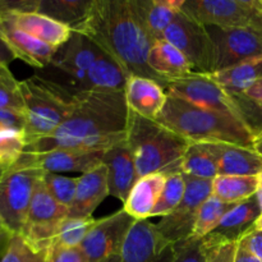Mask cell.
<instances>
[{
	"label": "cell",
	"instance_id": "cell-1",
	"mask_svg": "<svg viewBox=\"0 0 262 262\" xmlns=\"http://www.w3.org/2000/svg\"><path fill=\"white\" fill-rule=\"evenodd\" d=\"M128 119L124 90L76 92L74 107L66 122L53 136L26 146L25 152L56 148L106 151L127 141Z\"/></svg>",
	"mask_w": 262,
	"mask_h": 262
},
{
	"label": "cell",
	"instance_id": "cell-2",
	"mask_svg": "<svg viewBox=\"0 0 262 262\" xmlns=\"http://www.w3.org/2000/svg\"><path fill=\"white\" fill-rule=\"evenodd\" d=\"M72 31L89 37L129 77H145L165 86L148 67L155 40L141 19L136 0H92L87 14Z\"/></svg>",
	"mask_w": 262,
	"mask_h": 262
},
{
	"label": "cell",
	"instance_id": "cell-3",
	"mask_svg": "<svg viewBox=\"0 0 262 262\" xmlns=\"http://www.w3.org/2000/svg\"><path fill=\"white\" fill-rule=\"evenodd\" d=\"M156 120L191 143H222L255 150L256 130L251 125L171 95Z\"/></svg>",
	"mask_w": 262,
	"mask_h": 262
},
{
	"label": "cell",
	"instance_id": "cell-4",
	"mask_svg": "<svg viewBox=\"0 0 262 262\" xmlns=\"http://www.w3.org/2000/svg\"><path fill=\"white\" fill-rule=\"evenodd\" d=\"M127 145L136 163L138 178L152 173H179L182 158L191 142L158 120L129 110Z\"/></svg>",
	"mask_w": 262,
	"mask_h": 262
},
{
	"label": "cell",
	"instance_id": "cell-5",
	"mask_svg": "<svg viewBox=\"0 0 262 262\" xmlns=\"http://www.w3.org/2000/svg\"><path fill=\"white\" fill-rule=\"evenodd\" d=\"M25 102V135L27 146L50 137L66 122L74 107V94L42 76L19 81Z\"/></svg>",
	"mask_w": 262,
	"mask_h": 262
},
{
	"label": "cell",
	"instance_id": "cell-6",
	"mask_svg": "<svg viewBox=\"0 0 262 262\" xmlns=\"http://www.w3.org/2000/svg\"><path fill=\"white\" fill-rule=\"evenodd\" d=\"M165 90L168 95L234 117L255 129L250 113V106L255 105V102L245 95L228 91L215 82L210 74L192 73L183 78L171 79L166 82Z\"/></svg>",
	"mask_w": 262,
	"mask_h": 262
},
{
	"label": "cell",
	"instance_id": "cell-7",
	"mask_svg": "<svg viewBox=\"0 0 262 262\" xmlns=\"http://www.w3.org/2000/svg\"><path fill=\"white\" fill-rule=\"evenodd\" d=\"M43 171L18 160L0 174V223L12 235H19Z\"/></svg>",
	"mask_w": 262,
	"mask_h": 262
},
{
	"label": "cell",
	"instance_id": "cell-8",
	"mask_svg": "<svg viewBox=\"0 0 262 262\" xmlns=\"http://www.w3.org/2000/svg\"><path fill=\"white\" fill-rule=\"evenodd\" d=\"M68 212L66 206L51 196L42 177L36 184L19 237L33 252L46 256Z\"/></svg>",
	"mask_w": 262,
	"mask_h": 262
},
{
	"label": "cell",
	"instance_id": "cell-9",
	"mask_svg": "<svg viewBox=\"0 0 262 262\" xmlns=\"http://www.w3.org/2000/svg\"><path fill=\"white\" fill-rule=\"evenodd\" d=\"M181 12L206 27L253 28L262 32L258 0H186Z\"/></svg>",
	"mask_w": 262,
	"mask_h": 262
},
{
	"label": "cell",
	"instance_id": "cell-10",
	"mask_svg": "<svg viewBox=\"0 0 262 262\" xmlns=\"http://www.w3.org/2000/svg\"><path fill=\"white\" fill-rule=\"evenodd\" d=\"M163 38L184 54L193 73L212 74L215 72L214 45L206 26L179 12Z\"/></svg>",
	"mask_w": 262,
	"mask_h": 262
},
{
	"label": "cell",
	"instance_id": "cell-11",
	"mask_svg": "<svg viewBox=\"0 0 262 262\" xmlns=\"http://www.w3.org/2000/svg\"><path fill=\"white\" fill-rule=\"evenodd\" d=\"M186 193L178 207L155 224L158 234L173 246L192 237L200 207L212 194V181L209 179L186 177Z\"/></svg>",
	"mask_w": 262,
	"mask_h": 262
},
{
	"label": "cell",
	"instance_id": "cell-12",
	"mask_svg": "<svg viewBox=\"0 0 262 262\" xmlns=\"http://www.w3.org/2000/svg\"><path fill=\"white\" fill-rule=\"evenodd\" d=\"M102 54L101 49L89 37L73 31L71 38L58 49L56 55L49 66L55 69V78L46 79L60 84L72 92H77L90 67Z\"/></svg>",
	"mask_w": 262,
	"mask_h": 262
},
{
	"label": "cell",
	"instance_id": "cell-13",
	"mask_svg": "<svg viewBox=\"0 0 262 262\" xmlns=\"http://www.w3.org/2000/svg\"><path fill=\"white\" fill-rule=\"evenodd\" d=\"M214 45L215 72L262 56V32L253 28H220L209 26ZM214 72V73H215Z\"/></svg>",
	"mask_w": 262,
	"mask_h": 262
},
{
	"label": "cell",
	"instance_id": "cell-14",
	"mask_svg": "<svg viewBox=\"0 0 262 262\" xmlns=\"http://www.w3.org/2000/svg\"><path fill=\"white\" fill-rule=\"evenodd\" d=\"M136 222L124 209L96 220L81 245L89 262H102L110 256L120 255Z\"/></svg>",
	"mask_w": 262,
	"mask_h": 262
},
{
	"label": "cell",
	"instance_id": "cell-15",
	"mask_svg": "<svg viewBox=\"0 0 262 262\" xmlns=\"http://www.w3.org/2000/svg\"><path fill=\"white\" fill-rule=\"evenodd\" d=\"M174 246L156 232L155 224L137 220L122 250V262H173Z\"/></svg>",
	"mask_w": 262,
	"mask_h": 262
},
{
	"label": "cell",
	"instance_id": "cell-16",
	"mask_svg": "<svg viewBox=\"0 0 262 262\" xmlns=\"http://www.w3.org/2000/svg\"><path fill=\"white\" fill-rule=\"evenodd\" d=\"M105 151H83L56 148L43 152H23L19 160L40 169L43 173H86L101 164Z\"/></svg>",
	"mask_w": 262,
	"mask_h": 262
},
{
	"label": "cell",
	"instance_id": "cell-17",
	"mask_svg": "<svg viewBox=\"0 0 262 262\" xmlns=\"http://www.w3.org/2000/svg\"><path fill=\"white\" fill-rule=\"evenodd\" d=\"M262 205L258 197L253 196L246 201L235 205L220 222L216 229L206 238L207 245L222 243H238L246 233L255 228L256 222L261 215Z\"/></svg>",
	"mask_w": 262,
	"mask_h": 262
},
{
	"label": "cell",
	"instance_id": "cell-18",
	"mask_svg": "<svg viewBox=\"0 0 262 262\" xmlns=\"http://www.w3.org/2000/svg\"><path fill=\"white\" fill-rule=\"evenodd\" d=\"M102 164L107 169L109 196L115 197L123 204L138 179L135 159L127 141L107 148L102 156Z\"/></svg>",
	"mask_w": 262,
	"mask_h": 262
},
{
	"label": "cell",
	"instance_id": "cell-19",
	"mask_svg": "<svg viewBox=\"0 0 262 262\" xmlns=\"http://www.w3.org/2000/svg\"><path fill=\"white\" fill-rule=\"evenodd\" d=\"M0 36L15 59H20L35 68L43 69L50 66L58 51V49L18 30L9 20L0 22Z\"/></svg>",
	"mask_w": 262,
	"mask_h": 262
},
{
	"label": "cell",
	"instance_id": "cell-20",
	"mask_svg": "<svg viewBox=\"0 0 262 262\" xmlns=\"http://www.w3.org/2000/svg\"><path fill=\"white\" fill-rule=\"evenodd\" d=\"M124 92L128 109L152 120L160 117L168 99V92L159 82L138 76L128 78Z\"/></svg>",
	"mask_w": 262,
	"mask_h": 262
},
{
	"label": "cell",
	"instance_id": "cell-21",
	"mask_svg": "<svg viewBox=\"0 0 262 262\" xmlns=\"http://www.w3.org/2000/svg\"><path fill=\"white\" fill-rule=\"evenodd\" d=\"M107 196H109L107 169L101 163L78 177L76 197H74L73 205L69 209L68 216H92L97 206Z\"/></svg>",
	"mask_w": 262,
	"mask_h": 262
},
{
	"label": "cell",
	"instance_id": "cell-22",
	"mask_svg": "<svg viewBox=\"0 0 262 262\" xmlns=\"http://www.w3.org/2000/svg\"><path fill=\"white\" fill-rule=\"evenodd\" d=\"M3 20H9L18 30L55 49H60L73 33L69 26L38 12L14 13Z\"/></svg>",
	"mask_w": 262,
	"mask_h": 262
},
{
	"label": "cell",
	"instance_id": "cell-23",
	"mask_svg": "<svg viewBox=\"0 0 262 262\" xmlns=\"http://www.w3.org/2000/svg\"><path fill=\"white\" fill-rule=\"evenodd\" d=\"M168 176L164 173H152L140 177L130 189L124 202L125 212L136 220H147L165 187Z\"/></svg>",
	"mask_w": 262,
	"mask_h": 262
},
{
	"label": "cell",
	"instance_id": "cell-24",
	"mask_svg": "<svg viewBox=\"0 0 262 262\" xmlns=\"http://www.w3.org/2000/svg\"><path fill=\"white\" fill-rule=\"evenodd\" d=\"M148 67L166 84L171 79H179L193 73L191 63L179 49L166 40H158L148 53ZM165 87V86H164Z\"/></svg>",
	"mask_w": 262,
	"mask_h": 262
},
{
	"label": "cell",
	"instance_id": "cell-25",
	"mask_svg": "<svg viewBox=\"0 0 262 262\" xmlns=\"http://www.w3.org/2000/svg\"><path fill=\"white\" fill-rule=\"evenodd\" d=\"M219 176H257L262 173V158L253 148L215 143Z\"/></svg>",
	"mask_w": 262,
	"mask_h": 262
},
{
	"label": "cell",
	"instance_id": "cell-26",
	"mask_svg": "<svg viewBox=\"0 0 262 262\" xmlns=\"http://www.w3.org/2000/svg\"><path fill=\"white\" fill-rule=\"evenodd\" d=\"M186 0H136L138 13L146 30L155 41L164 33L182 10Z\"/></svg>",
	"mask_w": 262,
	"mask_h": 262
},
{
	"label": "cell",
	"instance_id": "cell-27",
	"mask_svg": "<svg viewBox=\"0 0 262 262\" xmlns=\"http://www.w3.org/2000/svg\"><path fill=\"white\" fill-rule=\"evenodd\" d=\"M129 76L106 54L95 60L79 84L77 92L96 90H125Z\"/></svg>",
	"mask_w": 262,
	"mask_h": 262
},
{
	"label": "cell",
	"instance_id": "cell-28",
	"mask_svg": "<svg viewBox=\"0 0 262 262\" xmlns=\"http://www.w3.org/2000/svg\"><path fill=\"white\" fill-rule=\"evenodd\" d=\"M179 173L192 178L214 181L219 176L215 143H191L182 158Z\"/></svg>",
	"mask_w": 262,
	"mask_h": 262
},
{
	"label": "cell",
	"instance_id": "cell-29",
	"mask_svg": "<svg viewBox=\"0 0 262 262\" xmlns=\"http://www.w3.org/2000/svg\"><path fill=\"white\" fill-rule=\"evenodd\" d=\"M215 82L233 94L243 95L262 78V56L210 74Z\"/></svg>",
	"mask_w": 262,
	"mask_h": 262
},
{
	"label": "cell",
	"instance_id": "cell-30",
	"mask_svg": "<svg viewBox=\"0 0 262 262\" xmlns=\"http://www.w3.org/2000/svg\"><path fill=\"white\" fill-rule=\"evenodd\" d=\"M257 176H217L212 181V196L227 204H239L257 193Z\"/></svg>",
	"mask_w": 262,
	"mask_h": 262
},
{
	"label": "cell",
	"instance_id": "cell-31",
	"mask_svg": "<svg viewBox=\"0 0 262 262\" xmlns=\"http://www.w3.org/2000/svg\"><path fill=\"white\" fill-rule=\"evenodd\" d=\"M91 3L92 0H40L37 12L72 28L83 19Z\"/></svg>",
	"mask_w": 262,
	"mask_h": 262
},
{
	"label": "cell",
	"instance_id": "cell-32",
	"mask_svg": "<svg viewBox=\"0 0 262 262\" xmlns=\"http://www.w3.org/2000/svg\"><path fill=\"white\" fill-rule=\"evenodd\" d=\"M237 204H227L220 201L215 196H210L200 207L194 224L192 237L204 239L210 233L214 232L223 220V217L233 209Z\"/></svg>",
	"mask_w": 262,
	"mask_h": 262
},
{
	"label": "cell",
	"instance_id": "cell-33",
	"mask_svg": "<svg viewBox=\"0 0 262 262\" xmlns=\"http://www.w3.org/2000/svg\"><path fill=\"white\" fill-rule=\"evenodd\" d=\"M96 223L94 216L66 217L58 230L53 246L60 247H81L84 238Z\"/></svg>",
	"mask_w": 262,
	"mask_h": 262
},
{
	"label": "cell",
	"instance_id": "cell-34",
	"mask_svg": "<svg viewBox=\"0 0 262 262\" xmlns=\"http://www.w3.org/2000/svg\"><path fill=\"white\" fill-rule=\"evenodd\" d=\"M186 177L182 173L169 174L161 196L154 209L151 217H164L178 207L186 193Z\"/></svg>",
	"mask_w": 262,
	"mask_h": 262
},
{
	"label": "cell",
	"instance_id": "cell-35",
	"mask_svg": "<svg viewBox=\"0 0 262 262\" xmlns=\"http://www.w3.org/2000/svg\"><path fill=\"white\" fill-rule=\"evenodd\" d=\"M27 146L23 129L0 128V164L4 169L14 165Z\"/></svg>",
	"mask_w": 262,
	"mask_h": 262
},
{
	"label": "cell",
	"instance_id": "cell-36",
	"mask_svg": "<svg viewBox=\"0 0 262 262\" xmlns=\"http://www.w3.org/2000/svg\"><path fill=\"white\" fill-rule=\"evenodd\" d=\"M0 109L10 112L25 113L19 81L15 79L8 66H0Z\"/></svg>",
	"mask_w": 262,
	"mask_h": 262
},
{
	"label": "cell",
	"instance_id": "cell-37",
	"mask_svg": "<svg viewBox=\"0 0 262 262\" xmlns=\"http://www.w3.org/2000/svg\"><path fill=\"white\" fill-rule=\"evenodd\" d=\"M43 182L51 196L68 210L71 209L74 197H76L78 177L73 178V177H66L56 173H45Z\"/></svg>",
	"mask_w": 262,
	"mask_h": 262
},
{
	"label": "cell",
	"instance_id": "cell-38",
	"mask_svg": "<svg viewBox=\"0 0 262 262\" xmlns=\"http://www.w3.org/2000/svg\"><path fill=\"white\" fill-rule=\"evenodd\" d=\"M207 251L205 239L191 237L174 245L173 262H206Z\"/></svg>",
	"mask_w": 262,
	"mask_h": 262
},
{
	"label": "cell",
	"instance_id": "cell-39",
	"mask_svg": "<svg viewBox=\"0 0 262 262\" xmlns=\"http://www.w3.org/2000/svg\"><path fill=\"white\" fill-rule=\"evenodd\" d=\"M46 256L33 252L19 235H13L0 262H45Z\"/></svg>",
	"mask_w": 262,
	"mask_h": 262
},
{
	"label": "cell",
	"instance_id": "cell-40",
	"mask_svg": "<svg viewBox=\"0 0 262 262\" xmlns=\"http://www.w3.org/2000/svg\"><path fill=\"white\" fill-rule=\"evenodd\" d=\"M46 262H89L81 247L51 246L46 253Z\"/></svg>",
	"mask_w": 262,
	"mask_h": 262
},
{
	"label": "cell",
	"instance_id": "cell-41",
	"mask_svg": "<svg viewBox=\"0 0 262 262\" xmlns=\"http://www.w3.org/2000/svg\"><path fill=\"white\" fill-rule=\"evenodd\" d=\"M40 0H0V20L14 13L37 12Z\"/></svg>",
	"mask_w": 262,
	"mask_h": 262
},
{
	"label": "cell",
	"instance_id": "cell-42",
	"mask_svg": "<svg viewBox=\"0 0 262 262\" xmlns=\"http://www.w3.org/2000/svg\"><path fill=\"white\" fill-rule=\"evenodd\" d=\"M207 248L209 251H207L206 262H234L237 243H222V245L214 246L207 245Z\"/></svg>",
	"mask_w": 262,
	"mask_h": 262
},
{
	"label": "cell",
	"instance_id": "cell-43",
	"mask_svg": "<svg viewBox=\"0 0 262 262\" xmlns=\"http://www.w3.org/2000/svg\"><path fill=\"white\" fill-rule=\"evenodd\" d=\"M253 256L262 262V230L252 228L248 233H246L239 241Z\"/></svg>",
	"mask_w": 262,
	"mask_h": 262
},
{
	"label": "cell",
	"instance_id": "cell-44",
	"mask_svg": "<svg viewBox=\"0 0 262 262\" xmlns=\"http://www.w3.org/2000/svg\"><path fill=\"white\" fill-rule=\"evenodd\" d=\"M0 128L25 129V118L19 113L0 109Z\"/></svg>",
	"mask_w": 262,
	"mask_h": 262
},
{
	"label": "cell",
	"instance_id": "cell-45",
	"mask_svg": "<svg viewBox=\"0 0 262 262\" xmlns=\"http://www.w3.org/2000/svg\"><path fill=\"white\" fill-rule=\"evenodd\" d=\"M243 95H245L247 99H250L251 101L257 104L262 109V78L260 81L256 82L255 84H252V86H251Z\"/></svg>",
	"mask_w": 262,
	"mask_h": 262
},
{
	"label": "cell",
	"instance_id": "cell-46",
	"mask_svg": "<svg viewBox=\"0 0 262 262\" xmlns=\"http://www.w3.org/2000/svg\"><path fill=\"white\" fill-rule=\"evenodd\" d=\"M234 262H261L256 256H253L242 243H237V250H235Z\"/></svg>",
	"mask_w": 262,
	"mask_h": 262
},
{
	"label": "cell",
	"instance_id": "cell-47",
	"mask_svg": "<svg viewBox=\"0 0 262 262\" xmlns=\"http://www.w3.org/2000/svg\"><path fill=\"white\" fill-rule=\"evenodd\" d=\"M14 59L15 58L13 55V53L8 48V45L3 40L2 36H0V66H9Z\"/></svg>",
	"mask_w": 262,
	"mask_h": 262
},
{
	"label": "cell",
	"instance_id": "cell-48",
	"mask_svg": "<svg viewBox=\"0 0 262 262\" xmlns=\"http://www.w3.org/2000/svg\"><path fill=\"white\" fill-rule=\"evenodd\" d=\"M13 235L9 232H2L0 233V258L4 256V253L7 252L8 246H9L10 239H12Z\"/></svg>",
	"mask_w": 262,
	"mask_h": 262
},
{
	"label": "cell",
	"instance_id": "cell-49",
	"mask_svg": "<svg viewBox=\"0 0 262 262\" xmlns=\"http://www.w3.org/2000/svg\"><path fill=\"white\" fill-rule=\"evenodd\" d=\"M255 151L262 158V125L255 136Z\"/></svg>",
	"mask_w": 262,
	"mask_h": 262
},
{
	"label": "cell",
	"instance_id": "cell-50",
	"mask_svg": "<svg viewBox=\"0 0 262 262\" xmlns=\"http://www.w3.org/2000/svg\"><path fill=\"white\" fill-rule=\"evenodd\" d=\"M102 262H122V253L120 255H113L109 258L104 260Z\"/></svg>",
	"mask_w": 262,
	"mask_h": 262
},
{
	"label": "cell",
	"instance_id": "cell-51",
	"mask_svg": "<svg viewBox=\"0 0 262 262\" xmlns=\"http://www.w3.org/2000/svg\"><path fill=\"white\" fill-rule=\"evenodd\" d=\"M255 228H256V229H258V230H262V211H261L260 216H258L257 222H256Z\"/></svg>",
	"mask_w": 262,
	"mask_h": 262
},
{
	"label": "cell",
	"instance_id": "cell-52",
	"mask_svg": "<svg viewBox=\"0 0 262 262\" xmlns=\"http://www.w3.org/2000/svg\"><path fill=\"white\" fill-rule=\"evenodd\" d=\"M2 232H7V230L4 229V227H3L2 223H0V233H2Z\"/></svg>",
	"mask_w": 262,
	"mask_h": 262
},
{
	"label": "cell",
	"instance_id": "cell-53",
	"mask_svg": "<svg viewBox=\"0 0 262 262\" xmlns=\"http://www.w3.org/2000/svg\"><path fill=\"white\" fill-rule=\"evenodd\" d=\"M258 4H260V7L262 8V0H258Z\"/></svg>",
	"mask_w": 262,
	"mask_h": 262
},
{
	"label": "cell",
	"instance_id": "cell-54",
	"mask_svg": "<svg viewBox=\"0 0 262 262\" xmlns=\"http://www.w3.org/2000/svg\"><path fill=\"white\" fill-rule=\"evenodd\" d=\"M0 170H5V169L2 166V164H0Z\"/></svg>",
	"mask_w": 262,
	"mask_h": 262
},
{
	"label": "cell",
	"instance_id": "cell-55",
	"mask_svg": "<svg viewBox=\"0 0 262 262\" xmlns=\"http://www.w3.org/2000/svg\"><path fill=\"white\" fill-rule=\"evenodd\" d=\"M3 171H4V170H0V174H2V173H3Z\"/></svg>",
	"mask_w": 262,
	"mask_h": 262
},
{
	"label": "cell",
	"instance_id": "cell-56",
	"mask_svg": "<svg viewBox=\"0 0 262 262\" xmlns=\"http://www.w3.org/2000/svg\"><path fill=\"white\" fill-rule=\"evenodd\" d=\"M45 262H46V261H45Z\"/></svg>",
	"mask_w": 262,
	"mask_h": 262
}]
</instances>
